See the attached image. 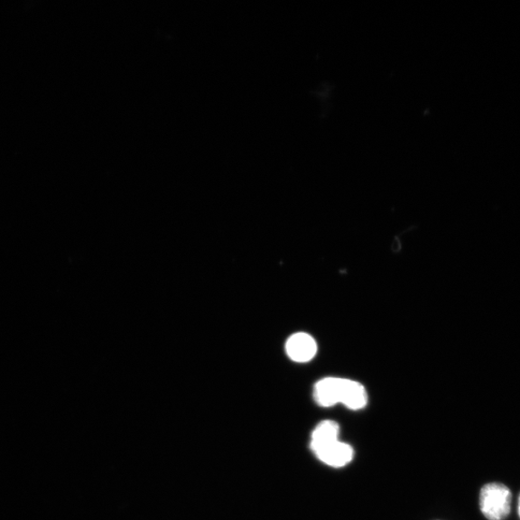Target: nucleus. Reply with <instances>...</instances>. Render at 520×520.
<instances>
[{
    "mask_svg": "<svg viewBox=\"0 0 520 520\" xmlns=\"http://www.w3.org/2000/svg\"><path fill=\"white\" fill-rule=\"evenodd\" d=\"M512 503V490L503 483H488L480 490L479 507L488 520L507 519L511 515Z\"/></svg>",
    "mask_w": 520,
    "mask_h": 520,
    "instance_id": "1",
    "label": "nucleus"
},
{
    "mask_svg": "<svg viewBox=\"0 0 520 520\" xmlns=\"http://www.w3.org/2000/svg\"><path fill=\"white\" fill-rule=\"evenodd\" d=\"M323 464L335 468H344L354 459V450L348 443L339 441L331 442L313 453Z\"/></svg>",
    "mask_w": 520,
    "mask_h": 520,
    "instance_id": "2",
    "label": "nucleus"
},
{
    "mask_svg": "<svg viewBox=\"0 0 520 520\" xmlns=\"http://www.w3.org/2000/svg\"><path fill=\"white\" fill-rule=\"evenodd\" d=\"M342 378L329 377L317 382L313 389V397L318 406L330 408L341 403Z\"/></svg>",
    "mask_w": 520,
    "mask_h": 520,
    "instance_id": "3",
    "label": "nucleus"
},
{
    "mask_svg": "<svg viewBox=\"0 0 520 520\" xmlns=\"http://www.w3.org/2000/svg\"><path fill=\"white\" fill-rule=\"evenodd\" d=\"M285 349L288 357L296 363H308L317 353V344L310 335L298 332L288 339Z\"/></svg>",
    "mask_w": 520,
    "mask_h": 520,
    "instance_id": "4",
    "label": "nucleus"
},
{
    "mask_svg": "<svg viewBox=\"0 0 520 520\" xmlns=\"http://www.w3.org/2000/svg\"><path fill=\"white\" fill-rule=\"evenodd\" d=\"M367 402V389L363 385L348 379L343 380L341 404L345 407L353 411L363 410Z\"/></svg>",
    "mask_w": 520,
    "mask_h": 520,
    "instance_id": "5",
    "label": "nucleus"
},
{
    "mask_svg": "<svg viewBox=\"0 0 520 520\" xmlns=\"http://www.w3.org/2000/svg\"><path fill=\"white\" fill-rule=\"evenodd\" d=\"M339 424L332 421H324L318 423L311 433V450L312 453L320 450V448L339 441Z\"/></svg>",
    "mask_w": 520,
    "mask_h": 520,
    "instance_id": "6",
    "label": "nucleus"
},
{
    "mask_svg": "<svg viewBox=\"0 0 520 520\" xmlns=\"http://www.w3.org/2000/svg\"><path fill=\"white\" fill-rule=\"evenodd\" d=\"M517 513H518V516L520 518V494H519L518 499H517Z\"/></svg>",
    "mask_w": 520,
    "mask_h": 520,
    "instance_id": "7",
    "label": "nucleus"
}]
</instances>
